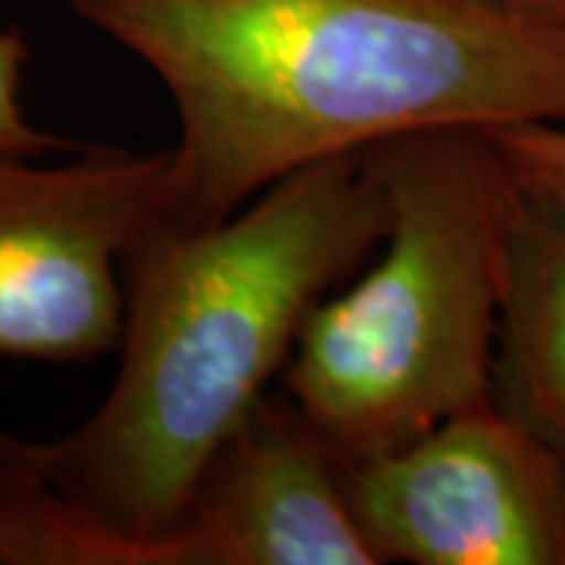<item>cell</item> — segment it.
<instances>
[{"mask_svg":"<svg viewBox=\"0 0 565 565\" xmlns=\"http://www.w3.org/2000/svg\"><path fill=\"white\" fill-rule=\"evenodd\" d=\"M167 88L170 226L444 126H565V20L527 0H66Z\"/></svg>","mask_w":565,"mask_h":565,"instance_id":"1","label":"cell"},{"mask_svg":"<svg viewBox=\"0 0 565 565\" xmlns=\"http://www.w3.org/2000/svg\"><path fill=\"white\" fill-rule=\"evenodd\" d=\"M367 154L302 167L211 226L154 223L122 255L120 367L51 446V484L120 565H161L221 446L286 367L308 315L390 233Z\"/></svg>","mask_w":565,"mask_h":565,"instance_id":"2","label":"cell"},{"mask_svg":"<svg viewBox=\"0 0 565 565\" xmlns=\"http://www.w3.org/2000/svg\"><path fill=\"white\" fill-rule=\"evenodd\" d=\"M364 154L393 207L381 258L308 315L282 367V393L343 462L493 399L519 199L487 129H422Z\"/></svg>","mask_w":565,"mask_h":565,"instance_id":"3","label":"cell"},{"mask_svg":"<svg viewBox=\"0 0 565 565\" xmlns=\"http://www.w3.org/2000/svg\"><path fill=\"white\" fill-rule=\"evenodd\" d=\"M170 148L0 151V359L92 362L120 345L122 255L163 221Z\"/></svg>","mask_w":565,"mask_h":565,"instance_id":"4","label":"cell"},{"mask_svg":"<svg viewBox=\"0 0 565 565\" xmlns=\"http://www.w3.org/2000/svg\"><path fill=\"white\" fill-rule=\"evenodd\" d=\"M343 475L381 563L565 565V452L497 399Z\"/></svg>","mask_w":565,"mask_h":565,"instance_id":"5","label":"cell"},{"mask_svg":"<svg viewBox=\"0 0 565 565\" xmlns=\"http://www.w3.org/2000/svg\"><path fill=\"white\" fill-rule=\"evenodd\" d=\"M161 565H381L355 519L343 459L286 393L221 446Z\"/></svg>","mask_w":565,"mask_h":565,"instance_id":"6","label":"cell"},{"mask_svg":"<svg viewBox=\"0 0 565 565\" xmlns=\"http://www.w3.org/2000/svg\"><path fill=\"white\" fill-rule=\"evenodd\" d=\"M493 399L565 452V182L519 177Z\"/></svg>","mask_w":565,"mask_h":565,"instance_id":"7","label":"cell"},{"mask_svg":"<svg viewBox=\"0 0 565 565\" xmlns=\"http://www.w3.org/2000/svg\"><path fill=\"white\" fill-rule=\"evenodd\" d=\"M0 563L120 565V556L76 522L51 484V446L0 430Z\"/></svg>","mask_w":565,"mask_h":565,"instance_id":"8","label":"cell"},{"mask_svg":"<svg viewBox=\"0 0 565 565\" xmlns=\"http://www.w3.org/2000/svg\"><path fill=\"white\" fill-rule=\"evenodd\" d=\"M29 63V41L22 29L0 32V151L22 158H44L47 151L73 148L70 141L41 132L22 110V79Z\"/></svg>","mask_w":565,"mask_h":565,"instance_id":"9","label":"cell"},{"mask_svg":"<svg viewBox=\"0 0 565 565\" xmlns=\"http://www.w3.org/2000/svg\"><path fill=\"white\" fill-rule=\"evenodd\" d=\"M487 132L519 177L565 182V126L527 122Z\"/></svg>","mask_w":565,"mask_h":565,"instance_id":"10","label":"cell"},{"mask_svg":"<svg viewBox=\"0 0 565 565\" xmlns=\"http://www.w3.org/2000/svg\"><path fill=\"white\" fill-rule=\"evenodd\" d=\"M534 10H541L546 17H563L565 20V0H527Z\"/></svg>","mask_w":565,"mask_h":565,"instance_id":"11","label":"cell"}]
</instances>
